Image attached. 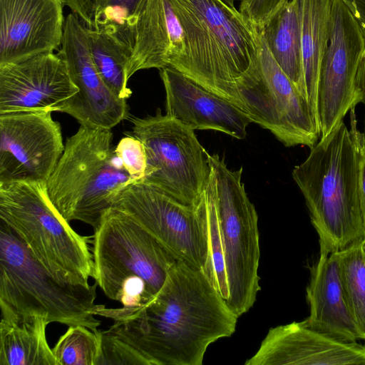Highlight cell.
<instances>
[{"label":"cell","mask_w":365,"mask_h":365,"mask_svg":"<svg viewBox=\"0 0 365 365\" xmlns=\"http://www.w3.org/2000/svg\"><path fill=\"white\" fill-rule=\"evenodd\" d=\"M237 318L202 270L177 260L151 300L99 330L100 365H202Z\"/></svg>","instance_id":"1"},{"label":"cell","mask_w":365,"mask_h":365,"mask_svg":"<svg viewBox=\"0 0 365 365\" xmlns=\"http://www.w3.org/2000/svg\"><path fill=\"white\" fill-rule=\"evenodd\" d=\"M351 128L344 120L319 138L292 170L305 199L320 252L332 253L365 238L361 205V143L354 108Z\"/></svg>","instance_id":"2"},{"label":"cell","mask_w":365,"mask_h":365,"mask_svg":"<svg viewBox=\"0 0 365 365\" xmlns=\"http://www.w3.org/2000/svg\"><path fill=\"white\" fill-rule=\"evenodd\" d=\"M170 1L185 44L172 68L230 101L235 81L257 65L258 29L223 0Z\"/></svg>","instance_id":"3"},{"label":"cell","mask_w":365,"mask_h":365,"mask_svg":"<svg viewBox=\"0 0 365 365\" xmlns=\"http://www.w3.org/2000/svg\"><path fill=\"white\" fill-rule=\"evenodd\" d=\"M94 280L110 299L98 316L113 321L133 313L159 292L177 259L125 212L111 207L103 215L92 240Z\"/></svg>","instance_id":"4"},{"label":"cell","mask_w":365,"mask_h":365,"mask_svg":"<svg viewBox=\"0 0 365 365\" xmlns=\"http://www.w3.org/2000/svg\"><path fill=\"white\" fill-rule=\"evenodd\" d=\"M97 284L58 279L0 220L1 321L19 323L41 319L48 324L82 325L98 331Z\"/></svg>","instance_id":"5"},{"label":"cell","mask_w":365,"mask_h":365,"mask_svg":"<svg viewBox=\"0 0 365 365\" xmlns=\"http://www.w3.org/2000/svg\"><path fill=\"white\" fill-rule=\"evenodd\" d=\"M111 129L80 125L68 138L46 182L49 199L68 222L81 221L95 230L118 195L135 181L115 153Z\"/></svg>","instance_id":"6"},{"label":"cell","mask_w":365,"mask_h":365,"mask_svg":"<svg viewBox=\"0 0 365 365\" xmlns=\"http://www.w3.org/2000/svg\"><path fill=\"white\" fill-rule=\"evenodd\" d=\"M0 220L58 279L79 284L94 277L91 237L76 232L56 210L46 182H0Z\"/></svg>","instance_id":"7"},{"label":"cell","mask_w":365,"mask_h":365,"mask_svg":"<svg viewBox=\"0 0 365 365\" xmlns=\"http://www.w3.org/2000/svg\"><path fill=\"white\" fill-rule=\"evenodd\" d=\"M216 206L230 309L239 317L254 305L260 257L258 216L242 182V168L229 169L217 154L206 151Z\"/></svg>","instance_id":"8"},{"label":"cell","mask_w":365,"mask_h":365,"mask_svg":"<svg viewBox=\"0 0 365 365\" xmlns=\"http://www.w3.org/2000/svg\"><path fill=\"white\" fill-rule=\"evenodd\" d=\"M230 101L287 147L311 148L320 138L309 104L274 59L260 34L257 65L235 81Z\"/></svg>","instance_id":"9"},{"label":"cell","mask_w":365,"mask_h":365,"mask_svg":"<svg viewBox=\"0 0 365 365\" xmlns=\"http://www.w3.org/2000/svg\"><path fill=\"white\" fill-rule=\"evenodd\" d=\"M113 206L130 215L177 260L202 270L215 287L205 190L198 204L189 205L141 180L126 187Z\"/></svg>","instance_id":"10"},{"label":"cell","mask_w":365,"mask_h":365,"mask_svg":"<svg viewBox=\"0 0 365 365\" xmlns=\"http://www.w3.org/2000/svg\"><path fill=\"white\" fill-rule=\"evenodd\" d=\"M130 120L133 135L142 141L146 151L143 180L180 202L198 204L211 169L194 130L163 115L160 108L153 115Z\"/></svg>","instance_id":"11"},{"label":"cell","mask_w":365,"mask_h":365,"mask_svg":"<svg viewBox=\"0 0 365 365\" xmlns=\"http://www.w3.org/2000/svg\"><path fill=\"white\" fill-rule=\"evenodd\" d=\"M364 55L365 41L356 21L342 0H332L329 36L317 85L320 138L361 101L358 74Z\"/></svg>","instance_id":"12"},{"label":"cell","mask_w":365,"mask_h":365,"mask_svg":"<svg viewBox=\"0 0 365 365\" xmlns=\"http://www.w3.org/2000/svg\"><path fill=\"white\" fill-rule=\"evenodd\" d=\"M64 148L51 111L0 114V182H46Z\"/></svg>","instance_id":"13"},{"label":"cell","mask_w":365,"mask_h":365,"mask_svg":"<svg viewBox=\"0 0 365 365\" xmlns=\"http://www.w3.org/2000/svg\"><path fill=\"white\" fill-rule=\"evenodd\" d=\"M58 53L78 90L60 112L74 118L80 125L105 129L128 117L126 100L117 97L102 79L91 58L86 27L72 12L66 17Z\"/></svg>","instance_id":"14"},{"label":"cell","mask_w":365,"mask_h":365,"mask_svg":"<svg viewBox=\"0 0 365 365\" xmlns=\"http://www.w3.org/2000/svg\"><path fill=\"white\" fill-rule=\"evenodd\" d=\"M78 91L58 52L0 66V114L60 112Z\"/></svg>","instance_id":"15"},{"label":"cell","mask_w":365,"mask_h":365,"mask_svg":"<svg viewBox=\"0 0 365 365\" xmlns=\"http://www.w3.org/2000/svg\"><path fill=\"white\" fill-rule=\"evenodd\" d=\"M63 0H0V66L61 46Z\"/></svg>","instance_id":"16"},{"label":"cell","mask_w":365,"mask_h":365,"mask_svg":"<svg viewBox=\"0 0 365 365\" xmlns=\"http://www.w3.org/2000/svg\"><path fill=\"white\" fill-rule=\"evenodd\" d=\"M245 365L365 364V346L317 331L302 322L271 328Z\"/></svg>","instance_id":"17"},{"label":"cell","mask_w":365,"mask_h":365,"mask_svg":"<svg viewBox=\"0 0 365 365\" xmlns=\"http://www.w3.org/2000/svg\"><path fill=\"white\" fill-rule=\"evenodd\" d=\"M166 96V115L192 130H213L245 139L249 116L231 101L215 94L178 70H160Z\"/></svg>","instance_id":"18"},{"label":"cell","mask_w":365,"mask_h":365,"mask_svg":"<svg viewBox=\"0 0 365 365\" xmlns=\"http://www.w3.org/2000/svg\"><path fill=\"white\" fill-rule=\"evenodd\" d=\"M183 31L170 0H145L133 30L127 79L140 70L174 66L184 55Z\"/></svg>","instance_id":"19"},{"label":"cell","mask_w":365,"mask_h":365,"mask_svg":"<svg viewBox=\"0 0 365 365\" xmlns=\"http://www.w3.org/2000/svg\"><path fill=\"white\" fill-rule=\"evenodd\" d=\"M309 270L306 289L309 316L303 321L304 324L341 341L361 339L342 284L338 252H319Z\"/></svg>","instance_id":"20"},{"label":"cell","mask_w":365,"mask_h":365,"mask_svg":"<svg viewBox=\"0 0 365 365\" xmlns=\"http://www.w3.org/2000/svg\"><path fill=\"white\" fill-rule=\"evenodd\" d=\"M297 1L301 24V53L304 96L318 124V78L321 63L329 36L332 0Z\"/></svg>","instance_id":"21"},{"label":"cell","mask_w":365,"mask_h":365,"mask_svg":"<svg viewBox=\"0 0 365 365\" xmlns=\"http://www.w3.org/2000/svg\"><path fill=\"white\" fill-rule=\"evenodd\" d=\"M258 31L274 59L305 98L297 1L287 0Z\"/></svg>","instance_id":"22"},{"label":"cell","mask_w":365,"mask_h":365,"mask_svg":"<svg viewBox=\"0 0 365 365\" xmlns=\"http://www.w3.org/2000/svg\"><path fill=\"white\" fill-rule=\"evenodd\" d=\"M145 0H63L88 29L104 32L129 53L138 11Z\"/></svg>","instance_id":"23"},{"label":"cell","mask_w":365,"mask_h":365,"mask_svg":"<svg viewBox=\"0 0 365 365\" xmlns=\"http://www.w3.org/2000/svg\"><path fill=\"white\" fill-rule=\"evenodd\" d=\"M41 319L0 322V365H56Z\"/></svg>","instance_id":"24"},{"label":"cell","mask_w":365,"mask_h":365,"mask_svg":"<svg viewBox=\"0 0 365 365\" xmlns=\"http://www.w3.org/2000/svg\"><path fill=\"white\" fill-rule=\"evenodd\" d=\"M86 29L91 58L98 72L117 97L127 100L132 95L126 76L128 51L109 34Z\"/></svg>","instance_id":"25"},{"label":"cell","mask_w":365,"mask_h":365,"mask_svg":"<svg viewBox=\"0 0 365 365\" xmlns=\"http://www.w3.org/2000/svg\"><path fill=\"white\" fill-rule=\"evenodd\" d=\"M337 252L348 304L365 341V238Z\"/></svg>","instance_id":"26"},{"label":"cell","mask_w":365,"mask_h":365,"mask_svg":"<svg viewBox=\"0 0 365 365\" xmlns=\"http://www.w3.org/2000/svg\"><path fill=\"white\" fill-rule=\"evenodd\" d=\"M56 365H100L99 333L82 325L69 326L52 349Z\"/></svg>","instance_id":"27"},{"label":"cell","mask_w":365,"mask_h":365,"mask_svg":"<svg viewBox=\"0 0 365 365\" xmlns=\"http://www.w3.org/2000/svg\"><path fill=\"white\" fill-rule=\"evenodd\" d=\"M205 195L207 199V218L210 235L212 262L214 270L215 287L225 301H227L229 297V292L216 206L212 184L210 179L205 189Z\"/></svg>","instance_id":"28"},{"label":"cell","mask_w":365,"mask_h":365,"mask_svg":"<svg viewBox=\"0 0 365 365\" xmlns=\"http://www.w3.org/2000/svg\"><path fill=\"white\" fill-rule=\"evenodd\" d=\"M115 153L125 170L135 182L145 179L147 155L141 140L133 135H127L118 141Z\"/></svg>","instance_id":"29"},{"label":"cell","mask_w":365,"mask_h":365,"mask_svg":"<svg viewBox=\"0 0 365 365\" xmlns=\"http://www.w3.org/2000/svg\"><path fill=\"white\" fill-rule=\"evenodd\" d=\"M287 0H241L239 11L257 29L262 28Z\"/></svg>","instance_id":"30"},{"label":"cell","mask_w":365,"mask_h":365,"mask_svg":"<svg viewBox=\"0 0 365 365\" xmlns=\"http://www.w3.org/2000/svg\"><path fill=\"white\" fill-rule=\"evenodd\" d=\"M350 10L365 41V0H342Z\"/></svg>","instance_id":"31"},{"label":"cell","mask_w":365,"mask_h":365,"mask_svg":"<svg viewBox=\"0 0 365 365\" xmlns=\"http://www.w3.org/2000/svg\"><path fill=\"white\" fill-rule=\"evenodd\" d=\"M362 160L361 167V205L365 231V136L361 143Z\"/></svg>","instance_id":"32"},{"label":"cell","mask_w":365,"mask_h":365,"mask_svg":"<svg viewBox=\"0 0 365 365\" xmlns=\"http://www.w3.org/2000/svg\"><path fill=\"white\" fill-rule=\"evenodd\" d=\"M358 87L361 95V103L365 106V55L361 63L358 74ZM364 135L365 136V127Z\"/></svg>","instance_id":"33"},{"label":"cell","mask_w":365,"mask_h":365,"mask_svg":"<svg viewBox=\"0 0 365 365\" xmlns=\"http://www.w3.org/2000/svg\"><path fill=\"white\" fill-rule=\"evenodd\" d=\"M230 5H235V0H223Z\"/></svg>","instance_id":"34"},{"label":"cell","mask_w":365,"mask_h":365,"mask_svg":"<svg viewBox=\"0 0 365 365\" xmlns=\"http://www.w3.org/2000/svg\"><path fill=\"white\" fill-rule=\"evenodd\" d=\"M235 1H240L241 0H235Z\"/></svg>","instance_id":"35"}]
</instances>
